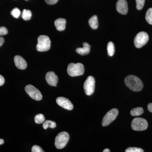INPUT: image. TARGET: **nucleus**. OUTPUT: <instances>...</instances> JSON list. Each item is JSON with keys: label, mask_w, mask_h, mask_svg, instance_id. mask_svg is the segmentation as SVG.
<instances>
[{"label": "nucleus", "mask_w": 152, "mask_h": 152, "mask_svg": "<svg viewBox=\"0 0 152 152\" xmlns=\"http://www.w3.org/2000/svg\"><path fill=\"white\" fill-rule=\"evenodd\" d=\"M125 83L131 90L134 91H141L143 87L142 82L137 77L134 75H129L125 79Z\"/></svg>", "instance_id": "1"}, {"label": "nucleus", "mask_w": 152, "mask_h": 152, "mask_svg": "<svg viewBox=\"0 0 152 152\" xmlns=\"http://www.w3.org/2000/svg\"><path fill=\"white\" fill-rule=\"evenodd\" d=\"M68 75L71 77H76L82 75L85 72V68L83 65L81 63L74 64L71 63L67 68Z\"/></svg>", "instance_id": "2"}, {"label": "nucleus", "mask_w": 152, "mask_h": 152, "mask_svg": "<svg viewBox=\"0 0 152 152\" xmlns=\"http://www.w3.org/2000/svg\"><path fill=\"white\" fill-rule=\"evenodd\" d=\"M51 41L48 36L41 35L38 38L37 50L39 52H45L50 49Z\"/></svg>", "instance_id": "3"}, {"label": "nucleus", "mask_w": 152, "mask_h": 152, "mask_svg": "<svg viewBox=\"0 0 152 152\" xmlns=\"http://www.w3.org/2000/svg\"><path fill=\"white\" fill-rule=\"evenodd\" d=\"M69 139L68 133L63 132L59 133L55 139V146L57 149H61L66 146Z\"/></svg>", "instance_id": "4"}, {"label": "nucleus", "mask_w": 152, "mask_h": 152, "mask_svg": "<svg viewBox=\"0 0 152 152\" xmlns=\"http://www.w3.org/2000/svg\"><path fill=\"white\" fill-rule=\"evenodd\" d=\"M149 39V36L147 33L144 31L139 33L134 39L135 46L137 48H140L148 43Z\"/></svg>", "instance_id": "5"}, {"label": "nucleus", "mask_w": 152, "mask_h": 152, "mask_svg": "<svg viewBox=\"0 0 152 152\" xmlns=\"http://www.w3.org/2000/svg\"><path fill=\"white\" fill-rule=\"evenodd\" d=\"M148 127V123L146 120L141 118H137L133 120L132 128L136 131L145 130Z\"/></svg>", "instance_id": "6"}, {"label": "nucleus", "mask_w": 152, "mask_h": 152, "mask_svg": "<svg viewBox=\"0 0 152 152\" xmlns=\"http://www.w3.org/2000/svg\"><path fill=\"white\" fill-rule=\"evenodd\" d=\"M26 93L33 99L40 101L42 96L40 91L32 85H28L25 87Z\"/></svg>", "instance_id": "7"}, {"label": "nucleus", "mask_w": 152, "mask_h": 152, "mask_svg": "<svg viewBox=\"0 0 152 152\" xmlns=\"http://www.w3.org/2000/svg\"><path fill=\"white\" fill-rule=\"evenodd\" d=\"M95 88V80L92 76H89L84 84V89L85 94L91 96L94 94Z\"/></svg>", "instance_id": "8"}, {"label": "nucleus", "mask_w": 152, "mask_h": 152, "mask_svg": "<svg viewBox=\"0 0 152 152\" xmlns=\"http://www.w3.org/2000/svg\"><path fill=\"white\" fill-rule=\"evenodd\" d=\"M118 114V109L114 108L112 109L109 111L107 114L105 115L103 119L102 124L103 126H106L110 125L115 119Z\"/></svg>", "instance_id": "9"}, {"label": "nucleus", "mask_w": 152, "mask_h": 152, "mask_svg": "<svg viewBox=\"0 0 152 152\" xmlns=\"http://www.w3.org/2000/svg\"><path fill=\"white\" fill-rule=\"evenodd\" d=\"M56 101L57 104L64 109L68 110H71L73 109V105L69 100L67 98L64 97H60L57 98Z\"/></svg>", "instance_id": "10"}, {"label": "nucleus", "mask_w": 152, "mask_h": 152, "mask_svg": "<svg viewBox=\"0 0 152 152\" xmlns=\"http://www.w3.org/2000/svg\"><path fill=\"white\" fill-rule=\"evenodd\" d=\"M118 12L122 15H126L128 12V3L126 0H118L116 3Z\"/></svg>", "instance_id": "11"}, {"label": "nucleus", "mask_w": 152, "mask_h": 152, "mask_svg": "<svg viewBox=\"0 0 152 152\" xmlns=\"http://www.w3.org/2000/svg\"><path fill=\"white\" fill-rule=\"evenodd\" d=\"M46 80L48 84L52 86H57L58 82V76L54 72H50L47 73L45 77Z\"/></svg>", "instance_id": "12"}, {"label": "nucleus", "mask_w": 152, "mask_h": 152, "mask_svg": "<svg viewBox=\"0 0 152 152\" xmlns=\"http://www.w3.org/2000/svg\"><path fill=\"white\" fill-rule=\"evenodd\" d=\"M15 65L20 69H25L27 66V64L23 57L20 56H16L14 58Z\"/></svg>", "instance_id": "13"}, {"label": "nucleus", "mask_w": 152, "mask_h": 152, "mask_svg": "<svg viewBox=\"0 0 152 152\" xmlns=\"http://www.w3.org/2000/svg\"><path fill=\"white\" fill-rule=\"evenodd\" d=\"M83 48H77L76 49L77 53L82 56H85L89 53L91 50V46L87 42L83 43Z\"/></svg>", "instance_id": "14"}, {"label": "nucleus", "mask_w": 152, "mask_h": 152, "mask_svg": "<svg viewBox=\"0 0 152 152\" xmlns=\"http://www.w3.org/2000/svg\"><path fill=\"white\" fill-rule=\"evenodd\" d=\"M66 20L64 18H58L55 21V25L57 30L60 31H64L66 28Z\"/></svg>", "instance_id": "15"}, {"label": "nucleus", "mask_w": 152, "mask_h": 152, "mask_svg": "<svg viewBox=\"0 0 152 152\" xmlns=\"http://www.w3.org/2000/svg\"><path fill=\"white\" fill-rule=\"evenodd\" d=\"M88 23L90 26L93 29L95 30L97 29L99 26V23L97 17L96 15H94L89 20Z\"/></svg>", "instance_id": "16"}, {"label": "nucleus", "mask_w": 152, "mask_h": 152, "mask_svg": "<svg viewBox=\"0 0 152 152\" xmlns=\"http://www.w3.org/2000/svg\"><path fill=\"white\" fill-rule=\"evenodd\" d=\"M143 113V109L141 107H138L131 110L130 114L133 116H139L142 115Z\"/></svg>", "instance_id": "17"}, {"label": "nucleus", "mask_w": 152, "mask_h": 152, "mask_svg": "<svg viewBox=\"0 0 152 152\" xmlns=\"http://www.w3.org/2000/svg\"><path fill=\"white\" fill-rule=\"evenodd\" d=\"M56 124L55 122L53 121H49L47 120L45 121L44 122L43 124V127L45 129H47L48 128H51V129H54L56 127Z\"/></svg>", "instance_id": "18"}, {"label": "nucleus", "mask_w": 152, "mask_h": 152, "mask_svg": "<svg viewBox=\"0 0 152 152\" xmlns=\"http://www.w3.org/2000/svg\"><path fill=\"white\" fill-rule=\"evenodd\" d=\"M108 54L110 56H113L115 52V47L113 42H109L107 47Z\"/></svg>", "instance_id": "19"}, {"label": "nucleus", "mask_w": 152, "mask_h": 152, "mask_svg": "<svg viewBox=\"0 0 152 152\" xmlns=\"http://www.w3.org/2000/svg\"><path fill=\"white\" fill-rule=\"evenodd\" d=\"M31 12L29 10H24L22 14V18L24 20H29L31 17Z\"/></svg>", "instance_id": "20"}, {"label": "nucleus", "mask_w": 152, "mask_h": 152, "mask_svg": "<svg viewBox=\"0 0 152 152\" xmlns=\"http://www.w3.org/2000/svg\"><path fill=\"white\" fill-rule=\"evenodd\" d=\"M45 118L44 115L39 114L36 115L34 118L35 122L37 124H43L45 122Z\"/></svg>", "instance_id": "21"}, {"label": "nucleus", "mask_w": 152, "mask_h": 152, "mask_svg": "<svg viewBox=\"0 0 152 152\" xmlns=\"http://www.w3.org/2000/svg\"><path fill=\"white\" fill-rule=\"evenodd\" d=\"M145 19L149 24L152 25V8L148 9L147 11L146 14Z\"/></svg>", "instance_id": "22"}, {"label": "nucleus", "mask_w": 152, "mask_h": 152, "mask_svg": "<svg viewBox=\"0 0 152 152\" xmlns=\"http://www.w3.org/2000/svg\"><path fill=\"white\" fill-rule=\"evenodd\" d=\"M11 14L14 18H18L20 15V11L18 8H15L11 11Z\"/></svg>", "instance_id": "23"}, {"label": "nucleus", "mask_w": 152, "mask_h": 152, "mask_svg": "<svg viewBox=\"0 0 152 152\" xmlns=\"http://www.w3.org/2000/svg\"><path fill=\"white\" fill-rule=\"evenodd\" d=\"M126 152H143V150L140 148L136 147H129L125 151Z\"/></svg>", "instance_id": "24"}, {"label": "nucleus", "mask_w": 152, "mask_h": 152, "mask_svg": "<svg viewBox=\"0 0 152 152\" xmlns=\"http://www.w3.org/2000/svg\"><path fill=\"white\" fill-rule=\"evenodd\" d=\"M136 1L137 4V9L139 10L142 9L145 4V0H136Z\"/></svg>", "instance_id": "25"}, {"label": "nucleus", "mask_w": 152, "mask_h": 152, "mask_svg": "<svg viewBox=\"0 0 152 152\" xmlns=\"http://www.w3.org/2000/svg\"><path fill=\"white\" fill-rule=\"evenodd\" d=\"M31 151L32 152H43L44 151L40 147L35 145L33 146L32 148Z\"/></svg>", "instance_id": "26"}, {"label": "nucleus", "mask_w": 152, "mask_h": 152, "mask_svg": "<svg viewBox=\"0 0 152 152\" xmlns=\"http://www.w3.org/2000/svg\"><path fill=\"white\" fill-rule=\"evenodd\" d=\"M8 30L5 27H0V36L5 35L8 34Z\"/></svg>", "instance_id": "27"}, {"label": "nucleus", "mask_w": 152, "mask_h": 152, "mask_svg": "<svg viewBox=\"0 0 152 152\" xmlns=\"http://www.w3.org/2000/svg\"><path fill=\"white\" fill-rule=\"evenodd\" d=\"M46 3L49 5H53L56 4L58 0H45Z\"/></svg>", "instance_id": "28"}, {"label": "nucleus", "mask_w": 152, "mask_h": 152, "mask_svg": "<svg viewBox=\"0 0 152 152\" xmlns=\"http://www.w3.org/2000/svg\"><path fill=\"white\" fill-rule=\"evenodd\" d=\"M5 79L2 76L0 75V86H3L4 83Z\"/></svg>", "instance_id": "29"}, {"label": "nucleus", "mask_w": 152, "mask_h": 152, "mask_svg": "<svg viewBox=\"0 0 152 152\" xmlns=\"http://www.w3.org/2000/svg\"><path fill=\"white\" fill-rule=\"evenodd\" d=\"M148 109L151 113H152V103H150L148 104Z\"/></svg>", "instance_id": "30"}, {"label": "nucleus", "mask_w": 152, "mask_h": 152, "mask_svg": "<svg viewBox=\"0 0 152 152\" xmlns=\"http://www.w3.org/2000/svg\"><path fill=\"white\" fill-rule=\"evenodd\" d=\"M4 38L1 37H0V47L4 43Z\"/></svg>", "instance_id": "31"}, {"label": "nucleus", "mask_w": 152, "mask_h": 152, "mask_svg": "<svg viewBox=\"0 0 152 152\" xmlns=\"http://www.w3.org/2000/svg\"><path fill=\"white\" fill-rule=\"evenodd\" d=\"M4 143V141L3 139H0V145H3Z\"/></svg>", "instance_id": "32"}, {"label": "nucleus", "mask_w": 152, "mask_h": 152, "mask_svg": "<svg viewBox=\"0 0 152 152\" xmlns=\"http://www.w3.org/2000/svg\"><path fill=\"white\" fill-rule=\"evenodd\" d=\"M110 150L109 149H105L104 150L103 152H110Z\"/></svg>", "instance_id": "33"}, {"label": "nucleus", "mask_w": 152, "mask_h": 152, "mask_svg": "<svg viewBox=\"0 0 152 152\" xmlns=\"http://www.w3.org/2000/svg\"><path fill=\"white\" fill-rule=\"evenodd\" d=\"M26 1H27V0H26Z\"/></svg>", "instance_id": "34"}]
</instances>
